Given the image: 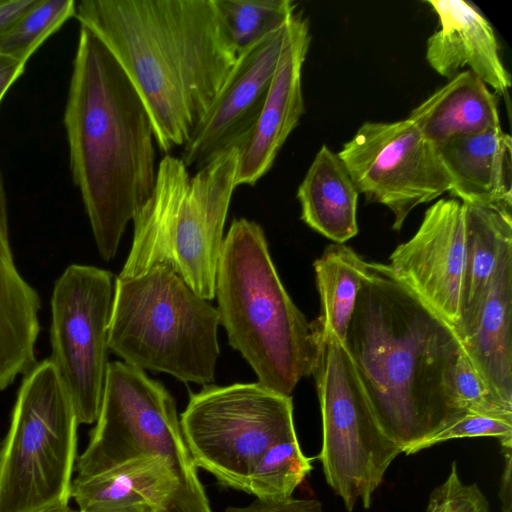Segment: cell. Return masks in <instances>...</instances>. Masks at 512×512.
I'll return each instance as SVG.
<instances>
[{
  "label": "cell",
  "mask_w": 512,
  "mask_h": 512,
  "mask_svg": "<svg viewBox=\"0 0 512 512\" xmlns=\"http://www.w3.org/2000/svg\"><path fill=\"white\" fill-rule=\"evenodd\" d=\"M376 419L409 455L468 413L454 387L463 349L454 329L388 264L366 262L343 343Z\"/></svg>",
  "instance_id": "6da1fadb"
},
{
  "label": "cell",
  "mask_w": 512,
  "mask_h": 512,
  "mask_svg": "<svg viewBox=\"0 0 512 512\" xmlns=\"http://www.w3.org/2000/svg\"><path fill=\"white\" fill-rule=\"evenodd\" d=\"M75 18L134 85L160 150L184 146L237 59L215 0H82Z\"/></svg>",
  "instance_id": "7a4b0ae2"
},
{
  "label": "cell",
  "mask_w": 512,
  "mask_h": 512,
  "mask_svg": "<svg viewBox=\"0 0 512 512\" xmlns=\"http://www.w3.org/2000/svg\"><path fill=\"white\" fill-rule=\"evenodd\" d=\"M63 124L69 166L100 256L122 235L157 177L154 133L134 85L103 42L80 26Z\"/></svg>",
  "instance_id": "3957f363"
},
{
  "label": "cell",
  "mask_w": 512,
  "mask_h": 512,
  "mask_svg": "<svg viewBox=\"0 0 512 512\" xmlns=\"http://www.w3.org/2000/svg\"><path fill=\"white\" fill-rule=\"evenodd\" d=\"M215 297L230 346L261 385L291 396L313 372L315 332L285 290L258 223L232 221L218 258Z\"/></svg>",
  "instance_id": "277c9868"
},
{
  "label": "cell",
  "mask_w": 512,
  "mask_h": 512,
  "mask_svg": "<svg viewBox=\"0 0 512 512\" xmlns=\"http://www.w3.org/2000/svg\"><path fill=\"white\" fill-rule=\"evenodd\" d=\"M242 149L221 154L190 177L181 158L166 154L154 189L133 218L131 249L118 275L135 277L169 263L207 301L215 278L223 230L236 185Z\"/></svg>",
  "instance_id": "5b68a950"
},
{
  "label": "cell",
  "mask_w": 512,
  "mask_h": 512,
  "mask_svg": "<svg viewBox=\"0 0 512 512\" xmlns=\"http://www.w3.org/2000/svg\"><path fill=\"white\" fill-rule=\"evenodd\" d=\"M219 325L217 308L169 263L115 279L108 346L129 365L186 383L212 384L220 355Z\"/></svg>",
  "instance_id": "8992f818"
},
{
  "label": "cell",
  "mask_w": 512,
  "mask_h": 512,
  "mask_svg": "<svg viewBox=\"0 0 512 512\" xmlns=\"http://www.w3.org/2000/svg\"><path fill=\"white\" fill-rule=\"evenodd\" d=\"M79 423L49 359L21 382L0 451V512H47L68 506Z\"/></svg>",
  "instance_id": "52a82bcc"
},
{
  "label": "cell",
  "mask_w": 512,
  "mask_h": 512,
  "mask_svg": "<svg viewBox=\"0 0 512 512\" xmlns=\"http://www.w3.org/2000/svg\"><path fill=\"white\" fill-rule=\"evenodd\" d=\"M141 456L161 457L168 463L192 512H212L173 396L145 371L113 361L89 443L76 459L77 477H90Z\"/></svg>",
  "instance_id": "ba28073f"
},
{
  "label": "cell",
  "mask_w": 512,
  "mask_h": 512,
  "mask_svg": "<svg viewBox=\"0 0 512 512\" xmlns=\"http://www.w3.org/2000/svg\"><path fill=\"white\" fill-rule=\"evenodd\" d=\"M313 368L323 441L318 458L327 483L348 512L364 508L401 449L382 430L344 345L315 320Z\"/></svg>",
  "instance_id": "9c48e42d"
},
{
  "label": "cell",
  "mask_w": 512,
  "mask_h": 512,
  "mask_svg": "<svg viewBox=\"0 0 512 512\" xmlns=\"http://www.w3.org/2000/svg\"><path fill=\"white\" fill-rule=\"evenodd\" d=\"M180 428L197 466L218 484L247 493L249 476L273 444L296 435L291 396L259 382L204 385L191 393Z\"/></svg>",
  "instance_id": "30bf717a"
},
{
  "label": "cell",
  "mask_w": 512,
  "mask_h": 512,
  "mask_svg": "<svg viewBox=\"0 0 512 512\" xmlns=\"http://www.w3.org/2000/svg\"><path fill=\"white\" fill-rule=\"evenodd\" d=\"M114 294L111 272L71 264L51 298V357L79 424L96 422L108 368V329Z\"/></svg>",
  "instance_id": "8fae6325"
},
{
  "label": "cell",
  "mask_w": 512,
  "mask_h": 512,
  "mask_svg": "<svg viewBox=\"0 0 512 512\" xmlns=\"http://www.w3.org/2000/svg\"><path fill=\"white\" fill-rule=\"evenodd\" d=\"M338 156L359 194L393 213L394 230L414 208L449 191L437 147L408 118L365 122Z\"/></svg>",
  "instance_id": "7c38bea8"
},
{
  "label": "cell",
  "mask_w": 512,
  "mask_h": 512,
  "mask_svg": "<svg viewBox=\"0 0 512 512\" xmlns=\"http://www.w3.org/2000/svg\"><path fill=\"white\" fill-rule=\"evenodd\" d=\"M287 24L237 55L219 93L183 146L181 160L187 168L200 170L233 148L243 151L262 111Z\"/></svg>",
  "instance_id": "4fadbf2b"
},
{
  "label": "cell",
  "mask_w": 512,
  "mask_h": 512,
  "mask_svg": "<svg viewBox=\"0 0 512 512\" xmlns=\"http://www.w3.org/2000/svg\"><path fill=\"white\" fill-rule=\"evenodd\" d=\"M388 265L398 280L455 329L465 266L463 203L440 199L430 206L417 232L393 251Z\"/></svg>",
  "instance_id": "5bb4252c"
},
{
  "label": "cell",
  "mask_w": 512,
  "mask_h": 512,
  "mask_svg": "<svg viewBox=\"0 0 512 512\" xmlns=\"http://www.w3.org/2000/svg\"><path fill=\"white\" fill-rule=\"evenodd\" d=\"M307 19L294 13L281 55L249 142L238 165L236 185H255L273 166L304 112L302 67L310 45Z\"/></svg>",
  "instance_id": "9a60e30c"
},
{
  "label": "cell",
  "mask_w": 512,
  "mask_h": 512,
  "mask_svg": "<svg viewBox=\"0 0 512 512\" xmlns=\"http://www.w3.org/2000/svg\"><path fill=\"white\" fill-rule=\"evenodd\" d=\"M70 496L79 512H192L168 463L155 456L76 477Z\"/></svg>",
  "instance_id": "2e32d148"
},
{
  "label": "cell",
  "mask_w": 512,
  "mask_h": 512,
  "mask_svg": "<svg viewBox=\"0 0 512 512\" xmlns=\"http://www.w3.org/2000/svg\"><path fill=\"white\" fill-rule=\"evenodd\" d=\"M438 17L439 28L429 37L426 59L444 77H454L469 67L487 86L506 94L511 77L505 68L494 30L470 2L428 0Z\"/></svg>",
  "instance_id": "e0dca14e"
},
{
  "label": "cell",
  "mask_w": 512,
  "mask_h": 512,
  "mask_svg": "<svg viewBox=\"0 0 512 512\" xmlns=\"http://www.w3.org/2000/svg\"><path fill=\"white\" fill-rule=\"evenodd\" d=\"M38 292L20 274L11 249L8 201L0 167V391L37 362Z\"/></svg>",
  "instance_id": "ac0fdd59"
},
{
  "label": "cell",
  "mask_w": 512,
  "mask_h": 512,
  "mask_svg": "<svg viewBox=\"0 0 512 512\" xmlns=\"http://www.w3.org/2000/svg\"><path fill=\"white\" fill-rule=\"evenodd\" d=\"M449 191L465 204H512V140L501 126L437 147Z\"/></svg>",
  "instance_id": "d6986e66"
},
{
  "label": "cell",
  "mask_w": 512,
  "mask_h": 512,
  "mask_svg": "<svg viewBox=\"0 0 512 512\" xmlns=\"http://www.w3.org/2000/svg\"><path fill=\"white\" fill-rule=\"evenodd\" d=\"M512 242L500 256L477 320L460 342L488 389L512 406Z\"/></svg>",
  "instance_id": "ffe728a7"
},
{
  "label": "cell",
  "mask_w": 512,
  "mask_h": 512,
  "mask_svg": "<svg viewBox=\"0 0 512 512\" xmlns=\"http://www.w3.org/2000/svg\"><path fill=\"white\" fill-rule=\"evenodd\" d=\"M465 266L459 340L472 330L504 247L512 242V204H465Z\"/></svg>",
  "instance_id": "44dd1931"
},
{
  "label": "cell",
  "mask_w": 512,
  "mask_h": 512,
  "mask_svg": "<svg viewBox=\"0 0 512 512\" xmlns=\"http://www.w3.org/2000/svg\"><path fill=\"white\" fill-rule=\"evenodd\" d=\"M408 119L436 147L456 136L500 126L496 95L470 70L456 74L414 108Z\"/></svg>",
  "instance_id": "7402d4cb"
},
{
  "label": "cell",
  "mask_w": 512,
  "mask_h": 512,
  "mask_svg": "<svg viewBox=\"0 0 512 512\" xmlns=\"http://www.w3.org/2000/svg\"><path fill=\"white\" fill-rule=\"evenodd\" d=\"M358 196L338 153L323 145L297 190L301 219L326 238L344 244L358 232Z\"/></svg>",
  "instance_id": "603a6c76"
},
{
  "label": "cell",
  "mask_w": 512,
  "mask_h": 512,
  "mask_svg": "<svg viewBox=\"0 0 512 512\" xmlns=\"http://www.w3.org/2000/svg\"><path fill=\"white\" fill-rule=\"evenodd\" d=\"M366 262L343 243L328 246L314 262L321 313L315 320L342 344L345 341Z\"/></svg>",
  "instance_id": "cb8c5ba5"
},
{
  "label": "cell",
  "mask_w": 512,
  "mask_h": 512,
  "mask_svg": "<svg viewBox=\"0 0 512 512\" xmlns=\"http://www.w3.org/2000/svg\"><path fill=\"white\" fill-rule=\"evenodd\" d=\"M312 460L303 454L297 436L271 445L252 470L247 493L274 501L292 497L312 470Z\"/></svg>",
  "instance_id": "d4e9b609"
},
{
  "label": "cell",
  "mask_w": 512,
  "mask_h": 512,
  "mask_svg": "<svg viewBox=\"0 0 512 512\" xmlns=\"http://www.w3.org/2000/svg\"><path fill=\"white\" fill-rule=\"evenodd\" d=\"M75 0H35L0 35V55L27 64L29 58L71 17L76 14Z\"/></svg>",
  "instance_id": "484cf974"
},
{
  "label": "cell",
  "mask_w": 512,
  "mask_h": 512,
  "mask_svg": "<svg viewBox=\"0 0 512 512\" xmlns=\"http://www.w3.org/2000/svg\"><path fill=\"white\" fill-rule=\"evenodd\" d=\"M237 55L285 26L295 13L291 0H215Z\"/></svg>",
  "instance_id": "4316f807"
},
{
  "label": "cell",
  "mask_w": 512,
  "mask_h": 512,
  "mask_svg": "<svg viewBox=\"0 0 512 512\" xmlns=\"http://www.w3.org/2000/svg\"><path fill=\"white\" fill-rule=\"evenodd\" d=\"M453 381L456 394L467 412L512 421V406L492 394L463 351L454 368Z\"/></svg>",
  "instance_id": "83f0119b"
},
{
  "label": "cell",
  "mask_w": 512,
  "mask_h": 512,
  "mask_svg": "<svg viewBox=\"0 0 512 512\" xmlns=\"http://www.w3.org/2000/svg\"><path fill=\"white\" fill-rule=\"evenodd\" d=\"M479 436L497 437L503 450H511L512 421L468 412L431 438L414 447L409 455L448 440Z\"/></svg>",
  "instance_id": "f1b7e54d"
},
{
  "label": "cell",
  "mask_w": 512,
  "mask_h": 512,
  "mask_svg": "<svg viewBox=\"0 0 512 512\" xmlns=\"http://www.w3.org/2000/svg\"><path fill=\"white\" fill-rule=\"evenodd\" d=\"M425 512H491L489 503L477 484H464L455 462L443 484L430 494ZM508 512V511H502Z\"/></svg>",
  "instance_id": "f546056e"
},
{
  "label": "cell",
  "mask_w": 512,
  "mask_h": 512,
  "mask_svg": "<svg viewBox=\"0 0 512 512\" xmlns=\"http://www.w3.org/2000/svg\"><path fill=\"white\" fill-rule=\"evenodd\" d=\"M224 512H324L322 504L314 499L263 500L256 498L248 506L227 507Z\"/></svg>",
  "instance_id": "4dcf8cb0"
},
{
  "label": "cell",
  "mask_w": 512,
  "mask_h": 512,
  "mask_svg": "<svg viewBox=\"0 0 512 512\" xmlns=\"http://www.w3.org/2000/svg\"><path fill=\"white\" fill-rule=\"evenodd\" d=\"M26 64L0 55V103L14 82L25 72Z\"/></svg>",
  "instance_id": "1f68e13d"
},
{
  "label": "cell",
  "mask_w": 512,
  "mask_h": 512,
  "mask_svg": "<svg viewBox=\"0 0 512 512\" xmlns=\"http://www.w3.org/2000/svg\"><path fill=\"white\" fill-rule=\"evenodd\" d=\"M34 2L35 0H0V35Z\"/></svg>",
  "instance_id": "d6a6232c"
},
{
  "label": "cell",
  "mask_w": 512,
  "mask_h": 512,
  "mask_svg": "<svg viewBox=\"0 0 512 512\" xmlns=\"http://www.w3.org/2000/svg\"><path fill=\"white\" fill-rule=\"evenodd\" d=\"M504 455H505V459H506V465H505L502 483H501L500 499L502 501V511L511 512V510H512L511 450H504Z\"/></svg>",
  "instance_id": "836d02e7"
},
{
  "label": "cell",
  "mask_w": 512,
  "mask_h": 512,
  "mask_svg": "<svg viewBox=\"0 0 512 512\" xmlns=\"http://www.w3.org/2000/svg\"><path fill=\"white\" fill-rule=\"evenodd\" d=\"M47 512H76V511L71 509L69 506H67V507H63V508H59V509H54V510L47 511Z\"/></svg>",
  "instance_id": "e575fe53"
},
{
  "label": "cell",
  "mask_w": 512,
  "mask_h": 512,
  "mask_svg": "<svg viewBox=\"0 0 512 512\" xmlns=\"http://www.w3.org/2000/svg\"><path fill=\"white\" fill-rule=\"evenodd\" d=\"M76 512H79V511H76Z\"/></svg>",
  "instance_id": "d590c367"
}]
</instances>
